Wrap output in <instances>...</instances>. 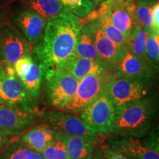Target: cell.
Segmentation results:
<instances>
[{
  "mask_svg": "<svg viewBox=\"0 0 159 159\" xmlns=\"http://www.w3.org/2000/svg\"><path fill=\"white\" fill-rule=\"evenodd\" d=\"M22 7L31 9L47 20L76 16L59 0H21Z\"/></svg>",
  "mask_w": 159,
  "mask_h": 159,
  "instance_id": "cell-17",
  "label": "cell"
},
{
  "mask_svg": "<svg viewBox=\"0 0 159 159\" xmlns=\"http://www.w3.org/2000/svg\"><path fill=\"white\" fill-rule=\"evenodd\" d=\"M158 105L156 95L117 108L111 134L143 137L156 128Z\"/></svg>",
  "mask_w": 159,
  "mask_h": 159,
  "instance_id": "cell-2",
  "label": "cell"
},
{
  "mask_svg": "<svg viewBox=\"0 0 159 159\" xmlns=\"http://www.w3.org/2000/svg\"><path fill=\"white\" fill-rule=\"evenodd\" d=\"M56 134L57 131L42 123L26 130L21 135L19 141L33 150L42 152L46 147L55 139Z\"/></svg>",
  "mask_w": 159,
  "mask_h": 159,
  "instance_id": "cell-18",
  "label": "cell"
},
{
  "mask_svg": "<svg viewBox=\"0 0 159 159\" xmlns=\"http://www.w3.org/2000/svg\"><path fill=\"white\" fill-rule=\"evenodd\" d=\"M158 72L148 61L141 58L127 48L114 66L115 75L126 78L156 81Z\"/></svg>",
  "mask_w": 159,
  "mask_h": 159,
  "instance_id": "cell-15",
  "label": "cell"
},
{
  "mask_svg": "<svg viewBox=\"0 0 159 159\" xmlns=\"http://www.w3.org/2000/svg\"><path fill=\"white\" fill-rule=\"evenodd\" d=\"M11 11L8 6L0 5V28L6 24L9 23Z\"/></svg>",
  "mask_w": 159,
  "mask_h": 159,
  "instance_id": "cell-31",
  "label": "cell"
},
{
  "mask_svg": "<svg viewBox=\"0 0 159 159\" xmlns=\"http://www.w3.org/2000/svg\"><path fill=\"white\" fill-rule=\"evenodd\" d=\"M5 71V65L3 64L2 61L0 60V75H2V73L4 72V71Z\"/></svg>",
  "mask_w": 159,
  "mask_h": 159,
  "instance_id": "cell-38",
  "label": "cell"
},
{
  "mask_svg": "<svg viewBox=\"0 0 159 159\" xmlns=\"http://www.w3.org/2000/svg\"><path fill=\"white\" fill-rule=\"evenodd\" d=\"M82 24L77 16L47 21L43 37L33 52L43 71L60 68L74 55Z\"/></svg>",
  "mask_w": 159,
  "mask_h": 159,
  "instance_id": "cell-1",
  "label": "cell"
},
{
  "mask_svg": "<svg viewBox=\"0 0 159 159\" xmlns=\"http://www.w3.org/2000/svg\"><path fill=\"white\" fill-rule=\"evenodd\" d=\"M114 1H119V2H123V1H125V0H114Z\"/></svg>",
  "mask_w": 159,
  "mask_h": 159,
  "instance_id": "cell-40",
  "label": "cell"
},
{
  "mask_svg": "<svg viewBox=\"0 0 159 159\" xmlns=\"http://www.w3.org/2000/svg\"><path fill=\"white\" fill-rule=\"evenodd\" d=\"M80 21L88 25L94 40L95 48L102 61L112 66L114 70L115 65L127 48L124 49L119 48L106 36L97 18V11L86 17L80 19Z\"/></svg>",
  "mask_w": 159,
  "mask_h": 159,
  "instance_id": "cell-13",
  "label": "cell"
},
{
  "mask_svg": "<svg viewBox=\"0 0 159 159\" xmlns=\"http://www.w3.org/2000/svg\"><path fill=\"white\" fill-rule=\"evenodd\" d=\"M135 14L137 23L148 31L159 33V30L155 27L152 13V5H142L136 3Z\"/></svg>",
  "mask_w": 159,
  "mask_h": 159,
  "instance_id": "cell-27",
  "label": "cell"
},
{
  "mask_svg": "<svg viewBox=\"0 0 159 159\" xmlns=\"http://www.w3.org/2000/svg\"><path fill=\"white\" fill-rule=\"evenodd\" d=\"M106 145L132 159H159L158 136L156 129L143 137L114 135Z\"/></svg>",
  "mask_w": 159,
  "mask_h": 159,
  "instance_id": "cell-5",
  "label": "cell"
},
{
  "mask_svg": "<svg viewBox=\"0 0 159 159\" xmlns=\"http://www.w3.org/2000/svg\"><path fill=\"white\" fill-rule=\"evenodd\" d=\"M16 0H0V5L2 6H8L15 2Z\"/></svg>",
  "mask_w": 159,
  "mask_h": 159,
  "instance_id": "cell-37",
  "label": "cell"
},
{
  "mask_svg": "<svg viewBox=\"0 0 159 159\" xmlns=\"http://www.w3.org/2000/svg\"><path fill=\"white\" fill-rule=\"evenodd\" d=\"M92 1H94V2L97 4V5H99V4H100L101 2H102L104 1V0H92Z\"/></svg>",
  "mask_w": 159,
  "mask_h": 159,
  "instance_id": "cell-39",
  "label": "cell"
},
{
  "mask_svg": "<svg viewBox=\"0 0 159 159\" xmlns=\"http://www.w3.org/2000/svg\"><path fill=\"white\" fill-rule=\"evenodd\" d=\"M33 151L20 141H12L11 144L0 152V159H32Z\"/></svg>",
  "mask_w": 159,
  "mask_h": 159,
  "instance_id": "cell-25",
  "label": "cell"
},
{
  "mask_svg": "<svg viewBox=\"0 0 159 159\" xmlns=\"http://www.w3.org/2000/svg\"><path fill=\"white\" fill-rule=\"evenodd\" d=\"M136 4H142V5H152V4L158 2V0H134Z\"/></svg>",
  "mask_w": 159,
  "mask_h": 159,
  "instance_id": "cell-35",
  "label": "cell"
},
{
  "mask_svg": "<svg viewBox=\"0 0 159 159\" xmlns=\"http://www.w3.org/2000/svg\"><path fill=\"white\" fill-rule=\"evenodd\" d=\"M97 18H98L102 28L106 36L112 41L114 44H116L119 48L126 49L128 47V40L124 35L116 28L111 21L102 11L97 10Z\"/></svg>",
  "mask_w": 159,
  "mask_h": 159,
  "instance_id": "cell-22",
  "label": "cell"
},
{
  "mask_svg": "<svg viewBox=\"0 0 159 159\" xmlns=\"http://www.w3.org/2000/svg\"><path fill=\"white\" fill-rule=\"evenodd\" d=\"M9 23L15 26L34 47L42 39L47 21L33 10L21 7L11 12Z\"/></svg>",
  "mask_w": 159,
  "mask_h": 159,
  "instance_id": "cell-12",
  "label": "cell"
},
{
  "mask_svg": "<svg viewBox=\"0 0 159 159\" xmlns=\"http://www.w3.org/2000/svg\"><path fill=\"white\" fill-rule=\"evenodd\" d=\"M78 39L75 46L74 55L94 61H102L95 48L92 35L86 23H82ZM103 62V61H102Z\"/></svg>",
  "mask_w": 159,
  "mask_h": 159,
  "instance_id": "cell-21",
  "label": "cell"
},
{
  "mask_svg": "<svg viewBox=\"0 0 159 159\" xmlns=\"http://www.w3.org/2000/svg\"><path fill=\"white\" fill-rule=\"evenodd\" d=\"M11 137L0 130V152L7 148L12 142Z\"/></svg>",
  "mask_w": 159,
  "mask_h": 159,
  "instance_id": "cell-32",
  "label": "cell"
},
{
  "mask_svg": "<svg viewBox=\"0 0 159 159\" xmlns=\"http://www.w3.org/2000/svg\"><path fill=\"white\" fill-rule=\"evenodd\" d=\"M56 136L65 143L70 159H91L94 152L95 144L79 136H71L57 131Z\"/></svg>",
  "mask_w": 159,
  "mask_h": 159,
  "instance_id": "cell-19",
  "label": "cell"
},
{
  "mask_svg": "<svg viewBox=\"0 0 159 159\" xmlns=\"http://www.w3.org/2000/svg\"><path fill=\"white\" fill-rule=\"evenodd\" d=\"M39 121L55 131L79 136L96 144L99 136L87 126L81 117L61 110L44 111L39 116Z\"/></svg>",
  "mask_w": 159,
  "mask_h": 159,
  "instance_id": "cell-6",
  "label": "cell"
},
{
  "mask_svg": "<svg viewBox=\"0 0 159 159\" xmlns=\"http://www.w3.org/2000/svg\"><path fill=\"white\" fill-rule=\"evenodd\" d=\"M156 81H145L119 77L111 73L105 90L116 108L154 94Z\"/></svg>",
  "mask_w": 159,
  "mask_h": 159,
  "instance_id": "cell-3",
  "label": "cell"
},
{
  "mask_svg": "<svg viewBox=\"0 0 159 159\" xmlns=\"http://www.w3.org/2000/svg\"><path fill=\"white\" fill-rule=\"evenodd\" d=\"M102 148L104 152L105 159H132L124 152L111 148L106 144L102 145Z\"/></svg>",
  "mask_w": 159,
  "mask_h": 159,
  "instance_id": "cell-30",
  "label": "cell"
},
{
  "mask_svg": "<svg viewBox=\"0 0 159 159\" xmlns=\"http://www.w3.org/2000/svg\"><path fill=\"white\" fill-rule=\"evenodd\" d=\"M33 63V53L31 55H25L22 57L18 60L15 63L13 68H14L15 72L19 78L25 75L30 69Z\"/></svg>",
  "mask_w": 159,
  "mask_h": 159,
  "instance_id": "cell-29",
  "label": "cell"
},
{
  "mask_svg": "<svg viewBox=\"0 0 159 159\" xmlns=\"http://www.w3.org/2000/svg\"><path fill=\"white\" fill-rule=\"evenodd\" d=\"M39 122L35 112L0 104V130L10 137H17Z\"/></svg>",
  "mask_w": 159,
  "mask_h": 159,
  "instance_id": "cell-14",
  "label": "cell"
},
{
  "mask_svg": "<svg viewBox=\"0 0 159 159\" xmlns=\"http://www.w3.org/2000/svg\"><path fill=\"white\" fill-rule=\"evenodd\" d=\"M33 63L30 69L25 75L20 77L24 86L30 95V97L36 101L41 95V86L43 83V69L40 64L36 55L33 52Z\"/></svg>",
  "mask_w": 159,
  "mask_h": 159,
  "instance_id": "cell-20",
  "label": "cell"
},
{
  "mask_svg": "<svg viewBox=\"0 0 159 159\" xmlns=\"http://www.w3.org/2000/svg\"><path fill=\"white\" fill-rule=\"evenodd\" d=\"M60 68L68 71L78 80L87 75H105L114 72V68L108 63L85 57H77L74 55L67 59Z\"/></svg>",
  "mask_w": 159,
  "mask_h": 159,
  "instance_id": "cell-16",
  "label": "cell"
},
{
  "mask_svg": "<svg viewBox=\"0 0 159 159\" xmlns=\"http://www.w3.org/2000/svg\"><path fill=\"white\" fill-rule=\"evenodd\" d=\"M145 53L149 63L158 71L159 64V33L148 31Z\"/></svg>",
  "mask_w": 159,
  "mask_h": 159,
  "instance_id": "cell-26",
  "label": "cell"
},
{
  "mask_svg": "<svg viewBox=\"0 0 159 159\" xmlns=\"http://www.w3.org/2000/svg\"><path fill=\"white\" fill-rule=\"evenodd\" d=\"M41 153L47 159H70L65 143L57 136L46 147Z\"/></svg>",
  "mask_w": 159,
  "mask_h": 159,
  "instance_id": "cell-28",
  "label": "cell"
},
{
  "mask_svg": "<svg viewBox=\"0 0 159 159\" xmlns=\"http://www.w3.org/2000/svg\"><path fill=\"white\" fill-rule=\"evenodd\" d=\"M116 111V107L104 90L81 113L80 117L91 130L103 136L111 134Z\"/></svg>",
  "mask_w": 159,
  "mask_h": 159,
  "instance_id": "cell-7",
  "label": "cell"
},
{
  "mask_svg": "<svg viewBox=\"0 0 159 159\" xmlns=\"http://www.w3.org/2000/svg\"><path fill=\"white\" fill-rule=\"evenodd\" d=\"M33 53V46L11 23L0 28V60L5 68H13L18 60Z\"/></svg>",
  "mask_w": 159,
  "mask_h": 159,
  "instance_id": "cell-10",
  "label": "cell"
},
{
  "mask_svg": "<svg viewBox=\"0 0 159 159\" xmlns=\"http://www.w3.org/2000/svg\"><path fill=\"white\" fill-rule=\"evenodd\" d=\"M111 73L87 75L80 80L75 94L61 111L73 114H81L105 90Z\"/></svg>",
  "mask_w": 159,
  "mask_h": 159,
  "instance_id": "cell-9",
  "label": "cell"
},
{
  "mask_svg": "<svg viewBox=\"0 0 159 159\" xmlns=\"http://www.w3.org/2000/svg\"><path fill=\"white\" fill-rule=\"evenodd\" d=\"M32 159H47L43 156V155L41 152H36V151H33V156Z\"/></svg>",
  "mask_w": 159,
  "mask_h": 159,
  "instance_id": "cell-36",
  "label": "cell"
},
{
  "mask_svg": "<svg viewBox=\"0 0 159 159\" xmlns=\"http://www.w3.org/2000/svg\"><path fill=\"white\" fill-rule=\"evenodd\" d=\"M152 13L153 18L155 27L159 30V2L152 4Z\"/></svg>",
  "mask_w": 159,
  "mask_h": 159,
  "instance_id": "cell-33",
  "label": "cell"
},
{
  "mask_svg": "<svg viewBox=\"0 0 159 159\" xmlns=\"http://www.w3.org/2000/svg\"><path fill=\"white\" fill-rule=\"evenodd\" d=\"M73 14L83 19L96 11L98 5L92 0H59Z\"/></svg>",
  "mask_w": 159,
  "mask_h": 159,
  "instance_id": "cell-24",
  "label": "cell"
},
{
  "mask_svg": "<svg viewBox=\"0 0 159 159\" xmlns=\"http://www.w3.org/2000/svg\"><path fill=\"white\" fill-rule=\"evenodd\" d=\"M91 159H105L104 152H103L102 147L94 149V152Z\"/></svg>",
  "mask_w": 159,
  "mask_h": 159,
  "instance_id": "cell-34",
  "label": "cell"
},
{
  "mask_svg": "<svg viewBox=\"0 0 159 159\" xmlns=\"http://www.w3.org/2000/svg\"><path fill=\"white\" fill-rule=\"evenodd\" d=\"M0 104L35 112V101L16 74L14 68H5L0 75Z\"/></svg>",
  "mask_w": 159,
  "mask_h": 159,
  "instance_id": "cell-8",
  "label": "cell"
},
{
  "mask_svg": "<svg viewBox=\"0 0 159 159\" xmlns=\"http://www.w3.org/2000/svg\"><path fill=\"white\" fill-rule=\"evenodd\" d=\"M135 9L136 2L134 0L123 2L104 0L99 4L98 10L103 12L113 25L128 39L138 25Z\"/></svg>",
  "mask_w": 159,
  "mask_h": 159,
  "instance_id": "cell-11",
  "label": "cell"
},
{
  "mask_svg": "<svg viewBox=\"0 0 159 159\" xmlns=\"http://www.w3.org/2000/svg\"><path fill=\"white\" fill-rule=\"evenodd\" d=\"M147 35L148 31L138 24L128 40L129 50L136 56L148 61L145 53Z\"/></svg>",
  "mask_w": 159,
  "mask_h": 159,
  "instance_id": "cell-23",
  "label": "cell"
},
{
  "mask_svg": "<svg viewBox=\"0 0 159 159\" xmlns=\"http://www.w3.org/2000/svg\"><path fill=\"white\" fill-rule=\"evenodd\" d=\"M43 91L49 105L61 110L76 91L79 80L62 68L43 71Z\"/></svg>",
  "mask_w": 159,
  "mask_h": 159,
  "instance_id": "cell-4",
  "label": "cell"
}]
</instances>
